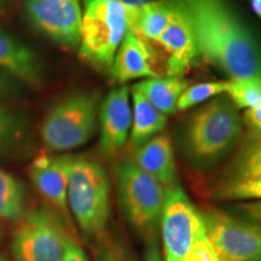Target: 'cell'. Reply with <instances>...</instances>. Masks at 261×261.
I'll return each instance as SVG.
<instances>
[{
  "label": "cell",
  "instance_id": "6da1fadb",
  "mask_svg": "<svg viewBox=\"0 0 261 261\" xmlns=\"http://www.w3.org/2000/svg\"><path fill=\"white\" fill-rule=\"evenodd\" d=\"M198 54L231 80L261 79V44L225 0H179Z\"/></svg>",
  "mask_w": 261,
  "mask_h": 261
},
{
  "label": "cell",
  "instance_id": "7a4b0ae2",
  "mask_svg": "<svg viewBox=\"0 0 261 261\" xmlns=\"http://www.w3.org/2000/svg\"><path fill=\"white\" fill-rule=\"evenodd\" d=\"M241 127L234 103L227 97H218L189 117L181 136L182 152L195 167L210 168L234 148Z\"/></svg>",
  "mask_w": 261,
  "mask_h": 261
},
{
  "label": "cell",
  "instance_id": "3957f363",
  "mask_svg": "<svg viewBox=\"0 0 261 261\" xmlns=\"http://www.w3.org/2000/svg\"><path fill=\"white\" fill-rule=\"evenodd\" d=\"M79 55L98 70L110 71L116 51L130 31L136 8L115 0H85Z\"/></svg>",
  "mask_w": 261,
  "mask_h": 261
},
{
  "label": "cell",
  "instance_id": "277c9868",
  "mask_svg": "<svg viewBox=\"0 0 261 261\" xmlns=\"http://www.w3.org/2000/svg\"><path fill=\"white\" fill-rule=\"evenodd\" d=\"M68 207L89 238L107 233L110 217V181L99 163L86 158H74L68 182Z\"/></svg>",
  "mask_w": 261,
  "mask_h": 261
},
{
  "label": "cell",
  "instance_id": "5b68a950",
  "mask_svg": "<svg viewBox=\"0 0 261 261\" xmlns=\"http://www.w3.org/2000/svg\"><path fill=\"white\" fill-rule=\"evenodd\" d=\"M116 179L120 207L127 223L146 242H156L165 201L163 185L133 161L120 163Z\"/></svg>",
  "mask_w": 261,
  "mask_h": 261
},
{
  "label": "cell",
  "instance_id": "8992f818",
  "mask_svg": "<svg viewBox=\"0 0 261 261\" xmlns=\"http://www.w3.org/2000/svg\"><path fill=\"white\" fill-rule=\"evenodd\" d=\"M99 98L94 92L69 94L48 110L40 137L48 151H68L86 144L97 128Z\"/></svg>",
  "mask_w": 261,
  "mask_h": 261
},
{
  "label": "cell",
  "instance_id": "52a82bcc",
  "mask_svg": "<svg viewBox=\"0 0 261 261\" xmlns=\"http://www.w3.org/2000/svg\"><path fill=\"white\" fill-rule=\"evenodd\" d=\"M70 242L69 225L50 207L38 205L18 221L11 248L16 261H63Z\"/></svg>",
  "mask_w": 261,
  "mask_h": 261
},
{
  "label": "cell",
  "instance_id": "ba28073f",
  "mask_svg": "<svg viewBox=\"0 0 261 261\" xmlns=\"http://www.w3.org/2000/svg\"><path fill=\"white\" fill-rule=\"evenodd\" d=\"M160 231L166 261H182L191 244L205 236L202 213L175 182L165 189Z\"/></svg>",
  "mask_w": 261,
  "mask_h": 261
},
{
  "label": "cell",
  "instance_id": "9c48e42d",
  "mask_svg": "<svg viewBox=\"0 0 261 261\" xmlns=\"http://www.w3.org/2000/svg\"><path fill=\"white\" fill-rule=\"evenodd\" d=\"M202 218L219 261H261V224L214 210L203 212Z\"/></svg>",
  "mask_w": 261,
  "mask_h": 261
},
{
  "label": "cell",
  "instance_id": "30bf717a",
  "mask_svg": "<svg viewBox=\"0 0 261 261\" xmlns=\"http://www.w3.org/2000/svg\"><path fill=\"white\" fill-rule=\"evenodd\" d=\"M24 11L37 32L61 46H79L83 23L80 0H25Z\"/></svg>",
  "mask_w": 261,
  "mask_h": 261
},
{
  "label": "cell",
  "instance_id": "8fae6325",
  "mask_svg": "<svg viewBox=\"0 0 261 261\" xmlns=\"http://www.w3.org/2000/svg\"><path fill=\"white\" fill-rule=\"evenodd\" d=\"M74 156L40 155L29 167L32 184L45 201L69 226L70 215L68 207V182Z\"/></svg>",
  "mask_w": 261,
  "mask_h": 261
},
{
  "label": "cell",
  "instance_id": "7c38bea8",
  "mask_svg": "<svg viewBox=\"0 0 261 261\" xmlns=\"http://www.w3.org/2000/svg\"><path fill=\"white\" fill-rule=\"evenodd\" d=\"M172 14L167 28L156 40L167 52L168 76L181 77L198 55L194 28L179 0H172Z\"/></svg>",
  "mask_w": 261,
  "mask_h": 261
},
{
  "label": "cell",
  "instance_id": "4fadbf2b",
  "mask_svg": "<svg viewBox=\"0 0 261 261\" xmlns=\"http://www.w3.org/2000/svg\"><path fill=\"white\" fill-rule=\"evenodd\" d=\"M128 87L121 86L108 93L99 107V148L104 155H113L126 144L132 125Z\"/></svg>",
  "mask_w": 261,
  "mask_h": 261
},
{
  "label": "cell",
  "instance_id": "5bb4252c",
  "mask_svg": "<svg viewBox=\"0 0 261 261\" xmlns=\"http://www.w3.org/2000/svg\"><path fill=\"white\" fill-rule=\"evenodd\" d=\"M152 57L151 48L144 39L129 31L117 48L110 74L122 84L139 77H159L152 68Z\"/></svg>",
  "mask_w": 261,
  "mask_h": 261
},
{
  "label": "cell",
  "instance_id": "9a60e30c",
  "mask_svg": "<svg viewBox=\"0 0 261 261\" xmlns=\"http://www.w3.org/2000/svg\"><path fill=\"white\" fill-rule=\"evenodd\" d=\"M0 69L31 86L42 81V67L38 55L23 41L0 28Z\"/></svg>",
  "mask_w": 261,
  "mask_h": 261
},
{
  "label": "cell",
  "instance_id": "2e32d148",
  "mask_svg": "<svg viewBox=\"0 0 261 261\" xmlns=\"http://www.w3.org/2000/svg\"><path fill=\"white\" fill-rule=\"evenodd\" d=\"M133 162L161 185L174 184L177 173L174 150L167 135L156 136L137 148Z\"/></svg>",
  "mask_w": 261,
  "mask_h": 261
},
{
  "label": "cell",
  "instance_id": "e0dca14e",
  "mask_svg": "<svg viewBox=\"0 0 261 261\" xmlns=\"http://www.w3.org/2000/svg\"><path fill=\"white\" fill-rule=\"evenodd\" d=\"M189 87V81L181 77H151L136 84L132 90L137 91L149 100L163 115H171L178 107L181 93Z\"/></svg>",
  "mask_w": 261,
  "mask_h": 261
},
{
  "label": "cell",
  "instance_id": "ac0fdd59",
  "mask_svg": "<svg viewBox=\"0 0 261 261\" xmlns=\"http://www.w3.org/2000/svg\"><path fill=\"white\" fill-rule=\"evenodd\" d=\"M261 177V130L244 136L237 154L228 166L223 184Z\"/></svg>",
  "mask_w": 261,
  "mask_h": 261
},
{
  "label": "cell",
  "instance_id": "d6986e66",
  "mask_svg": "<svg viewBox=\"0 0 261 261\" xmlns=\"http://www.w3.org/2000/svg\"><path fill=\"white\" fill-rule=\"evenodd\" d=\"M133 113L132 129H130V144L139 148L148 142L156 133L166 126V115L159 112L149 100H146L139 92L132 90Z\"/></svg>",
  "mask_w": 261,
  "mask_h": 261
},
{
  "label": "cell",
  "instance_id": "ffe728a7",
  "mask_svg": "<svg viewBox=\"0 0 261 261\" xmlns=\"http://www.w3.org/2000/svg\"><path fill=\"white\" fill-rule=\"evenodd\" d=\"M172 6V0H154L136 8L130 31L144 40L156 41L167 28Z\"/></svg>",
  "mask_w": 261,
  "mask_h": 261
},
{
  "label": "cell",
  "instance_id": "44dd1931",
  "mask_svg": "<svg viewBox=\"0 0 261 261\" xmlns=\"http://www.w3.org/2000/svg\"><path fill=\"white\" fill-rule=\"evenodd\" d=\"M24 213V185L12 174L0 169V220L18 223Z\"/></svg>",
  "mask_w": 261,
  "mask_h": 261
},
{
  "label": "cell",
  "instance_id": "7402d4cb",
  "mask_svg": "<svg viewBox=\"0 0 261 261\" xmlns=\"http://www.w3.org/2000/svg\"><path fill=\"white\" fill-rule=\"evenodd\" d=\"M28 132L27 117L0 104V156L9 155L17 149Z\"/></svg>",
  "mask_w": 261,
  "mask_h": 261
},
{
  "label": "cell",
  "instance_id": "603a6c76",
  "mask_svg": "<svg viewBox=\"0 0 261 261\" xmlns=\"http://www.w3.org/2000/svg\"><path fill=\"white\" fill-rule=\"evenodd\" d=\"M237 108L257 107L261 104V79L230 80L227 92Z\"/></svg>",
  "mask_w": 261,
  "mask_h": 261
},
{
  "label": "cell",
  "instance_id": "cb8c5ba5",
  "mask_svg": "<svg viewBox=\"0 0 261 261\" xmlns=\"http://www.w3.org/2000/svg\"><path fill=\"white\" fill-rule=\"evenodd\" d=\"M228 81H214V83H203L189 86L179 98L177 109L187 110L189 108L195 107L196 104L210 99L211 97L226 93Z\"/></svg>",
  "mask_w": 261,
  "mask_h": 261
},
{
  "label": "cell",
  "instance_id": "d4e9b609",
  "mask_svg": "<svg viewBox=\"0 0 261 261\" xmlns=\"http://www.w3.org/2000/svg\"><path fill=\"white\" fill-rule=\"evenodd\" d=\"M219 200H261V177L221 184L215 191Z\"/></svg>",
  "mask_w": 261,
  "mask_h": 261
},
{
  "label": "cell",
  "instance_id": "484cf974",
  "mask_svg": "<svg viewBox=\"0 0 261 261\" xmlns=\"http://www.w3.org/2000/svg\"><path fill=\"white\" fill-rule=\"evenodd\" d=\"M96 242L94 261H136L128 247L120 238L104 233Z\"/></svg>",
  "mask_w": 261,
  "mask_h": 261
},
{
  "label": "cell",
  "instance_id": "4316f807",
  "mask_svg": "<svg viewBox=\"0 0 261 261\" xmlns=\"http://www.w3.org/2000/svg\"><path fill=\"white\" fill-rule=\"evenodd\" d=\"M182 261H219L207 236H202L189 248Z\"/></svg>",
  "mask_w": 261,
  "mask_h": 261
},
{
  "label": "cell",
  "instance_id": "83f0119b",
  "mask_svg": "<svg viewBox=\"0 0 261 261\" xmlns=\"http://www.w3.org/2000/svg\"><path fill=\"white\" fill-rule=\"evenodd\" d=\"M21 83L14 76L0 69V100L18 96L21 92Z\"/></svg>",
  "mask_w": 261,
  "mask_h": 261
},
{
  "label": "cell",
  "instance_id": "f1b7e54d",
  "mask_svg": "<svg viewBox=\"0 0 261 261\" xmlns=\"http://www.w3.org/2000/svg\"><path fill=\"white\" fill-rule=\"evenodd\" d=\"M237 210L241 214L246 215L247 218H249L254 223L261 224V201L240 204Z\"/></svg>",
  "mask_w": 261,
  "mask_h": 261
},
{
  "label": "cell",
  "instance_id": "f546056e",
  "mask_svg": "<svg viewBox=\"0 0 261 261\" xmlns=\"http://www.w3.org/2000/svg\"><path fill=\"white\" fill-rule=\"evenodd\" d=\"M63 261H90L86 253L75 242H70L65 248Z\"/></svg>",
  "mask_w": 261,
  "mask_h": 261
},
{
  "label": "cell",
  "instance_id": "4dcf8cb0",
  "mask_svg": "<svg viewBox=\"0 0 261 261\" xmlns=\"http://www.w3.org/2000/svg\"><path fill=\"white\" fill-rule=\"evenodd\" d=\"M244 121L252 129L261 130V104L246 110V113H244Z\"/></svg>",
  "mask_w": 261,
  "mask_h": 261
},
{
  "label": "cell",
  "instance_id": "1f68e13d",
  "mask_svg": "<svg viewBox=\"0 0 261 261\" xmlns=\"http://www.w3.org/2000/svg\"><path fill=\"white\" fill-rule=\"evenodd\" d=\"M144 261H162V256L161 253H160L158 243L151 242L148 244Z\"/></svg>",
  "mask_w": 261,
  "mask_h": 261
},
{
  "label": "cell",
  "instance_id": "d6a6232c",
  "mask_svg": "<svg viewBox=\"0 0 261 261\" xmlns=\"http://www.w3.org/2000/svg\"><path fill=\"white\" fill-rule=\"evenodd\" d=\"M115 2L121 3V4L129 6V8H140V6L154 2V0H115Z\"/></svg>",
  "mask_w": 261,
  "mask_h": 261
},
{
  "label": "cell",
  "instance_id": "836d02e7",
  "mask_svg": "<svg viewBox=\"0 0 261 261\" xmlns=\"http://www.w3.org/2000/svg\"><path fill=\"white\" fill-rule=\"evenodd\" d=\"M250 5H252L253 11L255 12L261 19V0H250Z\"/></svg>",
  "mask_w": 261,
  "mask_h": 261
},
{
  "label": "cell",
  "instance_id": "e575fe53",
  "mask_svg": "<svg viewBox=\"0 0 261 261\" xmlns=\"http://www.w3.org/2000/svg\"><path fill=\"white\" fill-rule=\"evenodd\" d=\"M12 5V0H0V14L5 12L6 10H9Z\"/></svg>",
  "mask_w": 261,
  "mask_h": 261
},
{
  "label": "cell",
  "instance_id": "d590c367",
  "mask_svg": "<svg viewBox=\"0 0 261 261\" xmlns=\"http://www.w3.org/2000/svg\"><path fill=\"white\" fill-rule=\"evenodd\" d=\"M0 261H8V259H6L5 256H3L2 254H0Z\"/></svg>",
  "mask_w": 261,
  "mask_h": 261
}]
</instances>
